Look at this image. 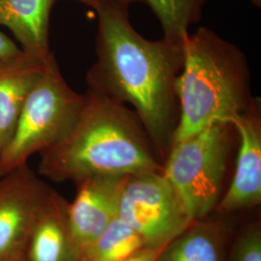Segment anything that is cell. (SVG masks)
I'll return each instance as SVG.
<instances>
[{"instance_id":"cell-1","label":"cell","mask_w":261,"mask_h":261,"mask_svg":"<svg viewBox=\"0 0 261 261\" xmlns=\"http://www.w3.org/2000/svg\"><path fill=\"white\" fill-rule=\"evenodd\" d=\"M128 4L107 1L98 15L97 59L86 74L87 90L130 105L163 164L179 121L176 82L182 41H151L130 24Z\"/></svg>"},{"instance_id":"cell-2","label":"cell","mask_w":261,"mask_h":261,"mask_svg":"<svg viewBox=\"0 0 261 261\" xmlns=\"http://www.w3.org/2000/svg\"><path fill=\"white\" fill-rule=\"evenodd\" d=\"M40 155V175L55 182L163 171L134 110L89 90L73 129Z\"/></svg>"},{"instance_id":"cell-3","label":"cell","mask_w":261,"mask_h":261,"mask_svg":"<svg viewBox=\"0 0 261 261\" xmlns=\"http://www.w3.org/2000/svg\"><path fill=\"white\" fill-rule=\"evenodd\" d=\"M183 66L176 82L179 121L172 143L218 122H233L255 98L242 51L206 28L182 40Z\"/></svg>"},{"instance_id":"cell-4","label":"cell","mask_w":261,"mask_h":261,"mask_svg":"<svg viewBox=\"0 0 261 261\" xmlns=\"http://www.w3.org/2000/svg\"><path fill=\"white\" fill-rule=\"evenodd\" d=\"M237 140L231 122H218L171 145L163 173L192 221L216 210Z\"/></svg>"},{"instance_id":"cell-5","label":"cell","mask_w":261,"mask_h":261,"mask_svg":"<svg viewBox=\"0 0 261 261\" xmlns=\"http://www.w3.org/2000/svg\"><path fill=\"white\" fill-rule=\"evenodd\" d=\"M84 95L67 84L51 53L20 112L9 145L0 154V176L28 164L32 155L50 148L73 129Z\"/></svg>"},{"instance_id":"cell-6","label":"cell","mask_w":261,"mask_h":261,"mask_svg":"<svg viewBox=\"0 0 261 261\" xmlns=\"http://www.w3.org/2000/svg\"><path fill=\"white\" fill-rule=\"evenodd\" d=\"M117 218L151 248L167 245L195 223L163 171L126 178Z\"/></svg>"},{"instance_id":"cell-7","label":"cell","mask_w":261,"mask_h":261,"mask_svg":"<svg viewBox=\"0 0 261 261\" xmlns=\"http://www.w3.org/2000/svg\"><path fill=\"white\" fill-rule=\"evenodd\" d=\"M51 190L28 164L0 176V261L24 253L39 211Z\"/></svg>"},{"instance_id":"cell-8","label":"cell","mask_w":261,"mask_h":261,"mask_svg":"<svg viewBox=\"0 0 261 261\" xmlns=\"http://www.w3.org/2000/svg\"><path fill=\"white\" fill-rule=\"evenodd\" d=\"M237 156L233 175L216 210L221 216L251 209L261 202V106H252L234 119Z\"/></svg>"},{"instance_id":"cell-9","label":"cell","mask_w":261,"mask_h":261,"mask_svg":"<svg viewBox=\"0 0 261 261\" xmlns=\"http://www.w3.org/2000/svg\"><path fill=\"white\" fill-rule=\"evenodd\" d=\"M127 177L96 176L75 184L76 194L74 200L68 202L67 213L80 253L117 218L122 189Z\"/></svg>"},{"instance_id":"cell-10","label":"cell","mask_w":261,"mask_h":261,"mask_svg":"<svg viewBox=\"0 0 261 261\" xmlns=\"http://www.w3.org/2000/svg\"><path fill=\"white\" fill-rule=\"evenodd\" d=\"M67 207L68 201L53 189L28 237L25 261H77L80 252L70 229Z\"/></svg>"},{"instance_id":"cell-11","label":"cell","mask_w":261,"mask_h":261,"mask_svg":"<svg viewBox=\"0 0 261 261\" xmlns=\"http://www.w3.org/2000/svg\"><path fill=\"white\" fill-rule=\"evenodd\" d=\"M47 59L21 50L0 60V154L12 140L28 94L42 75Z\"/></svg>"},{"instance_id":"cell-12","label":"cell","mask_w":261,"mask_h":261,"mask_svg":"<svg viewBox=\"0 0 261 261\" xmlns=\"http://www.w3.org/2000/svg\"><path fill=\"white\" fill-rule=\"evenodd\" d=\"M56 0H0V24L9 28L30 56L47 59L49 16Z\"/></svg>"},{"instance_id":"cell-13","label":"cell","mask_w":261,"mask_h":261,"mask_svg":"<svg viewBox=\"0 0 261 261\" xmlns=\"http://www.w3.org/2000/svg\"><path fill=\"white\" fill-rule=\"evenodd\" d=\"M229 234L226 220L209 216L168 243L157 261H225Z\"/></svg>"},{"instance_id":"cell-14","label":"cell","mask_w":261,"mask_h":261,"mask_svg":"<svg viewBox=\"0 0 261 261\" xmlns=\"http://www.w3.org/2000/svg\"><path fill=\"white\" fill-rule=\"evenodd\" d=\"M144 247L140 235L116 218L84 248L77 261H123Z\"/></svg>"},{"instance_id":"cell-15","label":"cell","mask_w":261,"mask_h":261,"mask_svg":"<svg viewBox=\"0 0 261 261\" xmlns=\"http://www.w3.org/2000/svg\"><path fill=\"white\" fill-rule=\"evenodd\" d=\"M157 19L164 31V37L182 41L189 28L197 21L204 0H143Z\"/></svg>"},{"instance_id":"cell-16","label":"cell","mask_w":261,"mask_h":261,"mask_svg":"<svg viewBox=\"0 0 261 261\" xmlns=\"http://www.w3.org/2000/svg\"><path fill=\"white\" fill-rule=\"evenodd\" d=\"M225 261H261L259 224H247L243 228L227 251Z\"/></svg>"},{"instance_id":"cell-17","label":"cell","mask_w":261,"mask_h":261,"mask_svg":"<svg viewBox=\"0 0 261 261\" xmlns=\"http://www.w3.org/2000/svg\"><path fill=\"white\" fill-rule=\"evenodd\" d=\"M21 51V48L3 32L0 31V60L16 56Z\"/></svg>"},{"instance_id":"cell-18","label":"cell","mask_w":261,"mask_h":261,"mask_svg":"<svg viewBox=\"0 0 261 261\" xmlns=\"http://www.w3.org/2000/svg\"><path fill=\"white\" fill-rule=\"evenodd\" d=\"M165 246L159 247V248L144 247L123 261H157L159 254H160V252H162V250Z\"/></svg>"},{"instance_id":"cell-19","label":"cell","mask_w":261,"mask_h":261,"mask_svg":"<svg viewBox=\"0 0 261 261\" xmlns=\"http://www.w3.org/2000/svg\"><path fill=\"white\" fill-rule=\"evenodd\" d=\"M82 3H84L86 5L91 6L92 8H95L96 6H98L99 4L103 3V2H107V1H118V2H123L126 3L128 5H130V3H135V2H143V0H77Z\"/></svg>"},{"instance_id":"cell-20","label":"cell","mask_w":261,"mask_h":261,"mask_svg":"<svg viewBox=\"0 0 261 261\" xmlns=\"http://www.w3.org/2000/svg\"><path fill=\"white\" fill-rule=\"evenodd\" d=\"M3 261H25V258H24V253H23V254H20V255H18V256H15V257H12V258H9V259H6V260Z\"/></svg>"},{"instance_id":"cell-21","label":"cell","mask_w":261,"mask_h":261,"mask_svg":"<svg viewBox=\"0 0 261 261\" xmlns=\"http://www.w3.org/2000/svg\"><path fill=\"white\" fill-rule=\"evenodd\" d=\"M252 2L255 4V5H258L260 6L261 0H252Z\"/></svg>"}]
</instances>
